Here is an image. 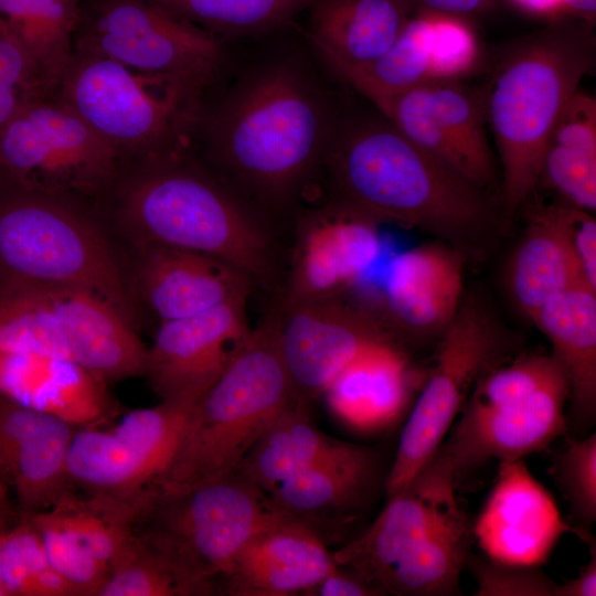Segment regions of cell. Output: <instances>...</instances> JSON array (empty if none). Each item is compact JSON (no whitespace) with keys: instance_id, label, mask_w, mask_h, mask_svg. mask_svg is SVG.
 <instances>
[{"instance_id":"cell-17","label":"cell","mask_w":596,"mask_h":596,"mask_svg":"<svg viewBox=\"0 0 596 596\" xmlns=\"http://www.w3.org/2000/svg\"><path fill=\"white\" fill-rule=\"evenodd\" d=\"M382 477L376 450L340 441L267 496L276 513L307 528L327 544L364 513Z\"/></svg>"},{"instance_id":"cell-2","label":"cell","mask_w":596,"mask_h":596,"mask_svg":"<svg viewBox=\"0 0 596 596\" xmlns=\"http://www.w3.org/2000/svg\"><path fill=\"white\" fill-rule=\"evenodd\" d=\"M317 88L296 67L277 63L243 82L213 118L221 179L272 221L322 163L334 129Z\"/></svg>"},{"instance_id":"cell-1","label":"cell","mask_w":596,"mask_h":596,"mask_svg":"<svg viewBox=\"0 0 596 596\" xmlns=\"http://www.w3.org/2000/svg\"><path fill=\"white\" fill-rule=\"evenodd\" d=\"M321 164L332 200L377 224L419 230L461 253L480 248L494 227L492 194L412 142L382 114L334 126Z\"/></svg>"},{"instance_id":"cell-10","label":"cell","mask_w":596,"mask_h":596,"mask_svg":"<svg viewBox=\"0 0 596 596\" xmlns=\"http://www.w3.org/2000/svg\"><path fill=\"white\" fill-rule=\"evenodd\" d=\"M441 333L435 361L409 411L386 475L387 499L437 450L478 380L505 362L512 349L494 318L476 301L460 304Z\"/></svg>"},{"instance_id":"cell-30","label":"cell","mask_w":596,"mask_h":596,"mask_svg":"<svg viewBox=\"0 0 596 596\" xmlns=\"http://www.w3.org/2000/svg\"><path fill=\"white\" fill-rule=\"evenodd\" d=\"M341 440L320 432L307 404L295 400L263 433L235 470L266 494L333 450Z\"/></svg>"},{"instance_id":"cell-21","label":"cell","mask_w":596,"mask_h":596,"mask_svg":"<svg viewBox=\"0 0 596 596\" xmlns=\"http://www.w3.org/2000/svg\"><path fill=\"white\" fill-rule=\"evenodd\" d=\"M337 567L318 535L275 512L235 556L221 581V594L306 596Z\"/></svg>"},{"instance_id":"cell-5","label":"cell","mask_w":596,"mask_h":596,"mask_svg":"<svg viewBox=\"0 0 596 596\" xmlns=\"http://www.w3.org/2000/svg\"><path fill=\"white\" fill-rule=\"evenodd\" d=\"M295 400L279 350L274 310L249 330L195 404L177 456L158 487L188 485L234 471Z\"/></svg>"},{"instance_id":"cell-47","label":"cell","mask_w":596,"mask_h":596,"mask_svg":"<svg viewBox=\"0 0 596 596\" xmlns=\"http://www.w3.org/2000/svg\"><path fill=\"white\" fill-rule=\"evenodd\" d=\"M564 15L595 24L596 0H563Z\"/></svg>"},{"instance_id":"cell-41","label":"cell","mask_w":596,"mask_h":596,"mask_svg":"<svg viewBox=\"0 0 596 596\" xmlns=\"http://www.w3.org/2000/svg\"><path fill=\"white\" fill-rule=\"evenodd\" d=\"M45 84L26 54L0 32V130Z\"/></svg>"},{"instance_id":"cell-29","label":"cell","mask_w":596,"mask_h":596,"mask_svg":"<svg viewBox=\"0 0 596 596\" xmlns=\"http://www.w3.org/2000/svg\"><path fill=\"white\" fill-rule=\"evenodd\" d=\"M310 10L311 38L332 67L374 62L412 14L403 0H318Z\"/></svg>"},{"instance_id":"cell-26","label":"cell","mask_w":596,"mask_h":596,"mask_svg":"<svg viewBox=\"0 0 596 596\" xmlns=\"http://www.w3.org/2000/svg\"><path fill=\"white\" fill-rule=\"evenodd\" d=\"M103 383L68 359L39 354H0V394L56 416L75 427H91L109 413Z\"/></svg>"},{"instance_id":"cell-12","label":"cell","mask_w":596,"mask_h":596,"mask_svg":"<svg viewBox=\"0 0 596 596\" xmlns=\"http://www.w3.org/2000/svg\"><path fill=\"white\" fill-rule=\"evenodd\" d=\"M117 156L66 104L38 98L0 130V183L63 198L93 192Z\"/></svg>"},{"instance_id":"cell-25","label":"cell","mask_w":596,"mask_h":596,"mask_svg":"<svg viewBox=\"0 0 596 596\" xmlns=\"http://www.w3.org/2000/svg\"><path fill=\"white\" fill-rule=\"evenodd\" d=\"M139 249L138 290L161 321L248 298L254 286L234 267L203 254L166 246Z\"/></svg>"},{"instance_id":"cell-36","label":"cell","mask_w":596,"mask_h":596,"mask_svg":"<svg viewBox=\"0 0 596 596\" xmlns=\"http://www.w3.org/2000/svg\"><path fill=\"white\" fill-rule=\"evenodd\" d=\"M368 99L407 139L466 178L462 159L437 119L425 84Z\"/></svg>"},{"instance_id":"cell-7","label":"cell","mask_w":596,"mask_h":596,"mask_svg":"<svg viewBox=\"0 0 596 596\" xmlns=\"http://www.w3.org/2000/svg\"><path fill=\"white\" fill-rule=\"evenodd\" d=\"M570 390L552 354L503 362L473 386L446 443L455 479L489 460H519L546 449L567 430Z\"/></svg>"},{"instance_id":"cell-38","label":"cell","mask_w":596,"mask_h":596,"mask_svg":"<svg viewBox=\"0 0 596 596\" xmlns=\"http://www.w3.org/2000/svg\"><path fill=\"white\" fill-rule=\"evenodd\" d=\"M563 201L588 212L596 209V149L547 142L539 183Z\"/></svg>"},{"instance_id":"cell-19","label":"cell","mask_w":596,"mask_h":596,"mask_svg":"<svg viewBox=\"0 0 596 596\" xmlns=\"http://www.w3.org/2000/svg\"><path fill=\"white\" fill-rule=\"evenodd\" d=\"M246 300L234 299L194 316L161 321L148 348L145 373L161 400L202 396L214 383L251 330Z\"/></svg>"},{"instance_id":"cell-27","label":"cell","mask_w":596,"mask_h":596,"mask_svg":"<svg viewBox=\"0 0 596 596\" xmlns=\"http://www.w3.org/2000/svg\"><path fill=\"white\" fill-rule=\"evenodd\" d=\"M552 344L565 372L567 426L588 429L596 416V290L574 286L545 302L531 318Z\"/></svg>"},{"instance_id":"cell-22","label":"cell","mask_w":596,"mask_h":596,"mask_svg":"<svg viewBox=\"0 0 596 596\" xmlns=\"http://www.w3.org/2000/svg\"><path fill=\"white\" fill-rule=\"evenodd\" d=\"M462 285V253L437 240L423 243L389 260L383 309L402 331L443 332L461 304Z\"/></svg>"},{"instance_id":"cell-20","label":"cell","mask_w":596,"mask_h":596,"mask_svg":"<svg viewBox=\"0 0 596 596\" xmlns=\"http://www.w3.org/2000/svg\"><path fill=\"white\" fill-rule=\"evenodd\" d=\"M76 427L0 394V478L26 517L67 494L68 451Z\"/></svg>"},{"instance_id":"cell-32","label":"cell","mask_w":596,"mask_h":596,"mask_svg":"<svg viewBox=\"0 0 596 596\" xmlns=\"http://www.w3.org/2000/svg\"><path fill=\"white\" fill-rule=\"evenodd\" d=\"M433 110L460 155L466 178L493 194H500V172L486 132L482 91L459 79L425 84Z\"/></svg>"},{"instance_id":"cell-49","label":"cell","mask_w":596,"mask_h":596,"mask_svg":"<svg viewBox=\"0 0 596 596\" xmlns=\"http://www.w3.org/2000/svg\"><path fill=\"white\" fill-rule=\"evenodd\" d=\"M1 479V478H0Z\"/></svg>"},{"instance_id":"cell-4","label":"cell","mask_w":596,"mask_h":596,"mask_svg":"<svg viewBox=\"0 0 596 596\" xmlns=\"http://www.w3.org/2000/svg\"><path fill=\"white\" fill-rule=\"evenodd\" d=\"M124 231L139 246H166L216 258L252 284L281 280L286 255L272 221L221 179L180 163H161L124 189Z\"/></svg>"},{"instance_id":"cell-3","label":"cell","mask_w":596,"mask_h":596,"mask_svg":"<svg viewBox=\"0 0 596 596\" xmlns=\"http://www.w3.org/2000/svg\"><path fill=\"white\" fill-rule=\"evenodd\" d=\"M594 65V25L567 15L514 42L498 63L482 95L498 150L505 217L538 187L553 127Z\"/></svg>"},{"instance_id":"cell-39","label":"cell","mask_w":596,"mask_h":596,"mask_svg":"<svg viewBox=\"0 0 596 596\" xmlns=\"http://www.w3.org/2000/svg\"><path fill=\"white\" fill-rule=\"evenodd\" d=\"M54 571L76 595L96 596L108 576L100 565L45 510L29 515Z\"/></svg>"},{"instance_id":"cell-42","label":"cell","mask_w":596,"mask_h":596,"mask_svg":"<svg viewBox=\"0 0 596 596\" xmlns=\"http://www.w3.org/2000/svg\"><path fill=\"white\" fill-rule=\"evenodd\" d=\"M571 244L588 286L596 290V220L590 212L568 204Z\"/></svg>"},{"instance_id":"cell-31","label":"cell","mask_w":596,"mask_h":596,"mask_svg":"<svg viewBox=\"0 0 596 596\" xmlns=\"http://www.w3.org/2000/svg\"><path fill=\"white\" fill-rule=\"evenodd\" d=\"M77 0H0V32L30 58L45 84L61 82L74 56Z\"/></svg>"},{"instance_id":"cell-14","label":"cell","mask_w":596,"mask_h":596,"mask_svg":"<svg viewBox=\"0 0 596 596\" xmlns=\"http://www.w3.org/2000/svg\"><path fill=\"white\" fill-rule=\"evenodd\" d=\"M451 460L440 445L413 479L358 536L332 553L380 595L383 578L401 563L430 547L465 511L456 496Z\"/></svg>"},{"instance_id":"cell-46","label":"cell","mask_w":596,"mask_h":596,"mask_svg":"<svg viewBox=\"0 0 596 596\" xmlns=\"http://www.w3.org/2000/svg\"><path fill=\"white\" fill-rule=\"evenodd\" d=\"M530 17L552 20L564 15L563 0H502Z\"/></svg>"},{"instance_id":"cell-23","label":"cell","mask_w":596,"mask_h":596,"mask_svg":"<svg viewBox=\"0 0 596 596\" xmlns=\"http://www.w3.org/2000/svg\"><path fill=\"white\" fill-rule=\"evenodd\" d=\"M67 356L102 383L145 375L148 348L132 319L110 301L81 290H47Z\"/></svg>"},{"instance_id":"cell-35","label":"cell","mask_w":596,"mask_h":596,"mask_svg":"<svg viewBox=\"0 0 596 596\" xmlns=\"http://www.w3.org/2000/svg\"><path fill=\"white\" fill-rule=\"evenodd\" d=\"M0 582L7 596H77L52 567L29 517L0 531Z\"/></svg>"},{"instance_id":"cell-45","label":"cell","mask_w":596,"mask_h":596,"mask_svg":"<svg viewBox=\"0 0 596 596\" xmlns=\"http://www.w3.org/2000/svg\"><path fill=\"white\" fill-rule=\"evenodd\" d=\"M596 595V553L574 578L557 583L555 596H595Z\"/></svg>"},{"instance_id":"cell-8","label":"cell","mask_w":596,"mask_h":596,"mask_svg":"<svg viewBox=\"0 0 596 596\" xmlns=\"http://www.w3.org/2000/svg\"><path fill=\"white\" fill-rule=\"evenodd\" d=\"M275 514L268 496L236 470L181 486H161L143 500L146 534L200 577L221 581L235 556Z\"/></svg>"},{"instance_id":"cell-16","label":"cell","mask_w":596,"mask_h":596,"mask_svg":"<svg viewBox=\"0 0 596 596\" xmlns=\"http://www.w3.org/2000/svg\"><path fill=\"white\" fill-rule=\"evenodd\" d=\"M275 310L281 358L296 400L306 404L366 348L393 339L375 315L343 296L278 304Z\"/></svg>"},{"instance_id":"cell-44","label":"cell","mask_w":596,"mask_h":596,"mask_svg":"<svg viewBox=\"0 0 596 596\" xmlns=\"http://www.w3.org/2000/svg\"><path fill=\"white\" fill-rule=\"evenodd\" d=\"M380 594L354 573L340 567L320 579L306 596H379Z\"/></svg>"},{"instance_id":"cell-24","label":"cell","mask_w":596,"mask_h":596,"mask_svg":"<svg viewBox=\"0 0 596 596\" xmlns=\"http://www.w3.org/2000/svg\"><path fill=\"white\" fill-rule=\"evenodd\" d=\"M427 371L415 368L394 339H384L358 355L322 396L343 424L360 432H377L402 417Z\"/></svg>"},{"instance_id":"cell-15","label":"cell","mask_w":596,"mask_h":596,"mask_svg":"<svg viewBox=\"0 0 596 596\" xmlns=\"http://www.w3.org/2000/svg\"><path fill=\"white\" fill-rule=\"evenodd\" d=\"M278 304L344 296L382 252L379 224L331 200L295 222Z\"/></svg>"},{"instance_id":"cell-43","label":"cell","mask_w":596,"mask_h":596,"mask_svg":"<svg viewBox=\"0 0 596 596\" xmlns=\"http://www.w3.org/2000/svg\"><path fill=\"white\" fill-rule=\"evenodd\" d=\"M412 14L430 12L472 20L494 11L502 0H403Z\"/></svg>"},{"instance_id":"cell-34","label":"cell","mask_w":596,"mask_h":596,"mask_svg":"<svg viewBox=\"0 0 596 596\" xmlns=\"http://www.w3.org/2000/svg\"><path fill=\"white\" fill-rule=\"evenodd\" d=\"M214 34L272 31L318 0H149Z\"/></svg>"},{"instance_id":"cell-6","label":"cell","mask_w":596,"mask_h":596,"mask_svg":"<svg viewBox=\"0 0 596 596\" xmlns=\"http://www.w3.org/2000/svg\"><path fill=\"white\" fill-rule=\"evenodd\" d=\"M0 284L92 292L132 319L128 284L98 227L66 198L4 183Z\"/></svg>"},{"instance_id":"cell-18","label":"cell","mask_w":596,"mask_h":596,"mask_svg":"<svg viewBox=\"0 0 596 596\" xmlns=\"http://www.w3.org/2000/svg\"><path fill=\"white\" fill-rule=\"evenodd\" d=\"M472 532L488 557L524 566L544 564L566 533L587 538L564 521L550 492L522 459L499 462L496 483Z\"/></svg>"},{"instance_id":"cell-11","label":"cell","mask_w":596,"mask_h":596,"mask_svg":"<svg viewBox=\"0 0 596 596\" xmlns=\"http://www.w3.org/2000/svg\"><path fill=\"white\" fill-rule=\"evenodd\" d=\"M200 398H163L110 428L76 429L67 460L71 482L95 497L139 507L168 473Z\"/></svg>"},{"instance_id":"cell-33","label":"cell","mask_w":596,"mask_h":596,"mask_svg":"<svg viewBox=\"0 0 596 596\" xmlns=\"http://www.w3.org/2000/svg\"><path fill=\"white\" fill-rule=\"evenodd\" d=\"M216 587L146 535L135 538L96 596H203Z\"/></svg>"},{"instance_id":"cell-40","label":"cell","mask_w":596,"mask_h":596,"mask_svg":"<svg viewBox=\"0 0 596 596\" xmlns=\"http://www.w3.org/2000/svg\"><path fill=\"white\" fill-rule=\"evenodd\" d=\"M465 567L476 581V596H555L557 583L540 566L507 564L470 553Z\"/></svg>"},{"instance_id":"cell-28","label":"cell","mask_w":596,"mask_h":596,"mask_svg":"<svg viewBox=\"0 0 596 596\" xmlns=\"http://www.w3.org/2000/svg\"><path fill=\"white\" fill-rule=\"evenodd\" d=\"M568 204L535 205L513 251L507 283L513 301L530 319L550 299L586 283L573 251Z\"/></svg>"},{"instance_id":"cell-48","label":"cell","mask_w":596,"mask_h":596,"mask_svg":"<svg viewBox=\"0 0 596 596\" xmlns=\"http://www.w3.org/2000/svg\"><path fill=\"white\" fill-rule=\"evenodd\" d=\"M6 508H7V502L4 499L3 487L0 479V531L3 530L2 525H3L4 515H6Z\"/></svg>"},{"instance_id":"cell-9","label":"cell","mask_w":596,"mask_h":596,"mask_svg":"<svg viewBox=\"0 0 596 596\" xmlns=\"http://www.w3.org/2000/svg\"><path fill=\"white\" fill-rule=\"evenodd\" d=\"M63 103L119 151L163 145L191 118L199 89L93 51L73 58L61 79Z\"/></svg>"},{"instance_id":"cell-37","label":"cell","mask_w":596,"mask_h":596,"mask_svg":"<svg viewBox=\"0 0 596 596\" xmlns=\"http://www.w3.org/2000/svg\"><path fill=\"white\" fill-rule=\"evenodd\" d=\"M555 459L556 483L576 528L587 535L596 521V434L570 438Z\"/></svg>"},{"instance_id":"cell-13","label":"cell","mask_w":596,"mask_h":596,"mask_svg":"<svg viewBox=\"0 0 596 596\" xmlns=\"http://www.w3.org/2000/svg\"><path fill=\"white\" fill-rule=\"evenodd\" d=\"M86 45L129 67L201 88L222 61L216 34L149 0H97L88 14Z\"/></svg>"}]
</instances>
